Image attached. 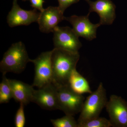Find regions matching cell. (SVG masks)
Returning a JSON list of instances; mask_svg holds the SVG:
<instances>
[{
	"label": "cell",
	"instance_id": "6da1fadb",
	"mask_svg": "<svg viewBox=\"0 0 127 127\" xmlns=\"http://www.w3.org/2000/svg\"><path fill=\"white\" fill-rule=\"evenodd\" d=\"M52 50L53 83L57 87L68 85L69 77L80 58L79 53L55 48Z\"/></svg>",
	"mask_w": 127,
	"mask_h": 127
},
{
	"label": "cell",
	"instance_id": "7a4b0ae2",
	"mask_svg": "<svg viewBox=\"0 0 127 127\" xmlns=\"http://www.w3.org/2000/svg\"><path fill=\"white\" fill-rule=\"evenodd\" d=\"M30 60L22 42L13 43L4 54L0 63V70L2 74L9 72L21 73Z\"/></svg>",
	"mask_w": 127,
	"mask_h": 127
},
{
	"label": "cell",
	"instance_id": "3957f363",
	"mask_svg": "<svg viewBox=\"0 0 127 127\" xmlns=\"http://www.w3.org/2000/svg\"><path fill=\"white\" fill-rule=\"evenodd\" d=\"M90 94L84 101L80 112L77 120L78 127L89 120L99 117L108 101L106 89L102 82L96 91Z\"/></svg>",
	"mask_w": 127,
	"mask_h": 127
},
{
	"label": "cell",
	"instance_id": "277c9868",
	"mask_svg": "<svg viewBox=\"0 0 127 127\" xmlns=\"http://www.w3.org/2000/svg\"><path fill=\"white\" fill-rule=\"evenodd\" d=\"M58 109L66 115L74 116L80 113L85 98L73 91L69 85L57 87Z\"/></svg>",
	"mask_w": 127,
	"mask_h": 127
},
{
	"label": "cell",
	"instance_id": "5b68a950",
	"mask_svg": "<svg viewBox=\"0 0 127 127\" xmlns=\"http://www.w3.org/2000/svg\"><path fill=\"white\" fill-rule=\"evenodd\" d=\"M52 50L42 53L36 59L30 62L35 66V76L32 86L38 88L53 83L51 63Z\"/></svg>",
	"mask_w": 127,
	"mask_h": 127
},
{
	"label": "cell",
	"instance_id": "8992f818",
	"mask_svg": "<svg viewBox=\"0 0 127 127\" xmlns=\"http://www.w3.org/2000/svg\"><path fill=\"white\" fill-rule=\"evenodd\" d=\"M53 41L55 48L78 52L82 43L73 29L68 27H57L53 32Z\"/></svg>",
	"mask_w": 127,
	"mask_h": 127
},
{
	"label": "cell",
	"instance_id": "52a82bcc",
	"mask_svg": "<svg viewBox=\"0 0 127 127\" xmlns=\"http://www.w3.org/2000/svg\"><path fill=\"white\" fill-rule=\"evenodd\" d=\"M105 107L112 127H127V102L125 100L111 95Z\"/></svg>",
	"mask_w": 127,
	"mask_h": 127
},
{
	"label": "cell",
	"instance_id": "ba28073f",
	"mask_svg": "<svg viewBox=\"0 0 127 127\" xmlns=\"http://www.w3.org/2000/svg\"><path fill=\"white\" fill-rule=\"evenodd\" d=\"M32 102L46 110L58 109L57 87L51 83L38 90L34 89Z\"/></svg>",
	"mask_w": 127,
	"mask_h": 127
},
{
	"label": "cell",
	"instance_id": "9c48e42d",
	"mask_svg": "<svg viewBox=\"0 0 127 127\" xmlns=\"http://www.w3.org/2000/svg\"><path fill=\"white\" fill-rule=\"evenodd\" d=\"M40 13L35 9L29 11L23 10L18 4L17 0H14L11 10L7 16V23L10 27L28 26L37 22Z\"/></svg>",
	"mask_w": 127,
	"mask_h": 127
},
{
	"label": "cell",
	"instance_id": "30bf717a",
	"mask_svg": "<svg viewBox=\"0 0 127 127\" xmlns=\"http://www.w3.org/2000/svg\"><path fill=\"white\" fill-rule=\"evenodd\" d=\"M89 14L87 16L73 15L65 17V20L67 21L73 26V30L78 37H82L89 41L96 38V31L101 26L99 23L93 24L89 19Z\"/></svg>",
	"mask_w": 127,
	"mask_h": 127
},
{
	"label": "cell",
	"instance_id": "8fae6325",
	"mask_svg": "<svg viewBox=\"0 0 127 127\" xmlns=\"http://www.w3.org/2000/svg\"><path fill=\"white\" fill-rule=\"evenodd\" d=\"M64 13L59 7L50 6L41 12L37 23L41 32H53L58 25L65 20Z\"/></svg>",
	"mask_w": 127,
	"mask_h": 127
},
{
	"label": "cell",
	"instance_id": "7c38bea8",
	"mask_svg": "<svg viewBox=\"0 0 127 127\" xmlns=\"http://www.w3.org/2000/svg\"><path fill=\"white\" fill-rule=\"evenodd\" d=\"M90 6L89 12H96L100 16L101 25H112L116 17V5L111 0H85Z\"/></svg>",
	"mask_w": 127,
	"mask_h": 127
},
{
	"label": "cell",
	"instance_id": "4fadbf2b",
	"mask_svg": "<svg viewBox=\"0 0 127 127\" xmlns=\"http://www.w3.org/2000/svg\"><path fill=\"white\" fill-rule=\"evenodd\" d=\"M12 91V98L17 102L23 103L25 106L32 102L34 91L31 86L21 81L9 79Z\"/></svg>",
	"mask_w": 127,
	"mask_h": 127
},
{
	"label": "cell",
	"instance_id": "5bb4252c",
	"mask_svg": "<svg viewBox=\"0 0 127 127\" xmlns=\"http://www.w3.org/2000/svg\"><path fill=\"white\" fill-rule=\"evenodd\" d=\"M68 85L73 91L79 94L82 95L92 92L87 80L77 71L76 68L71 73Z\"/></svg>",
	"mask_w": 127,
	"mask_h": 127
},
{
	"label": "cell",
	"instance_id": "9a60e30c",
	"mask_svg": "<svg viewBox=\"0 0 127 127\" xmlns=\"http://www.w3.org/2000/svg\"><path fill=\"white\" fill-rule=\"evenodd\" d=\"M2 74V81L0 83V103L9 102L12 98V91L9 79Z\"/></svg>",
	"mask_w": 127,
	"mask_h": 127
},
{
	"label": "cell",
	"instance_id": "2e32d148",
	"mask_svg": "<svg viewBox=\"0 0 127 127\" xmlns=\"http://www.w3.org/2000/svg\"><path fill=\"white\" fill-rule=\"evenodd\" d=\"M55 127H78V123L73 116L66 115L61 118L51 120Z\"/></svg>",
	"mask_w": 127,
	"mask_h": 127
},
{
	"label": "cell",
	"instance_id": "e0dca14e",
	"mask_svg": "<svg viewBox=\"0 0 127 127\" xmlns=\"http://www.w3.org/2000/svg\"><path fill=\"white\" fill-rule=\"evenodd\" d=\"M112 127L110 120L104 117H98L89 120L79 125V127Z\"/></svg>",
	"mask_w": 127,
	"mask_h": 127
},
{
	"label": "cell",
	"instance_id": "ac0fdd59",
	"mask_svg": "<svg viewBox=\"0 0 127 127\" xmlns=\"http://www.w3.org/2000/svg\"><path fill=\"white\" fill-rule=\"evenodd\" d=\"M25 105L23 103H20L19 108L16 114L15 119V124L16 127H25L26 118L24 111Z\"/></svg>",
	"mask_w": 127,
	"mask_h": 127
},
{
	"label": "cell",
	"instance_id": "d6986e66",
	"mask_svg": "<svg viewBox=\"0 0 127 127\" xmlns=\"http://www.w3.org/2000/svg\"><path fill=\"white\" fill-rule=\"evenodd\" d=\"M58 1L59 4L58 7L64 13L67 7L73 4L77 3L79 0H58Z\"/></svg>",
	"mask_w": 127,
	"mask_h": 127
},
{
	"label": "cell",
	"instance_id": "ffe728a7",
	"mask_svg": "<svg viewBox=\"0 0 127 127\" xmlns=\"http://www.w3.org/2000/svg\"><path fill=\"white\" fill-rule=\"evenodd\" d=\"M31 6L32 7L40 12L43 11L44 9L43 7V4L45 2L44 0H30Z\"/></svg>",
	"mask_w": 127,
	"mask_h": 127
},
{
	"label": "cell",
	"instance_id": "44dd1931",
	"mask_svg": "<svg viewBox=\"0 0 127 127\" xmlns=\"http://www.w3.org/2000/svg\"><path fill=\"white\" fill-rule=\"evenodd\" d=\"M23 1H26L28 0H22Z\"/></svg>",
	"mask_w": 127,
	"mask_h": 127
}]
</instances>
